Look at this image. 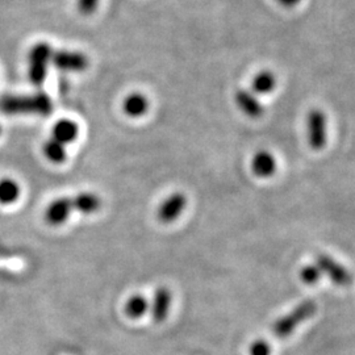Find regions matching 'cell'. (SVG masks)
I'll return each mask as SVG.
<instances>
[{
  "mask_svg": "<svg viewBox=\"0 0 355 355\" xmlns=\"http://www.w3.org/2000/svg\"><path fill=\"white\" fill-rule=\"evenodd\" d=\"M318 312V305L313 300H305L297 305L288 315H284L283 318L275 321L272 327V333L278 338H286L291 336L295 329L302 325L304 321L313 318Z\"/></svg>",
  "mask_w": 355,
  "mask_h": 355,
  "instance_id": "6da1fadb",
  "label": "cell"
},
{
  "mask_svg": "<svg viewBox=\"0 0 355 355\" xmlns=\"http://www.w3.org/2000/svg\"><path fill=\"white\" fill-rule=\"evenodd\" d=\"M51 55L53 49L48 42H38L32 46L28 54V76L32 85L41 86L45 82Z\"/></svg>",
  "mask_w": 355,
  "mask_h": 355,
  "instance_id": "7a4b0ae2",
  "label": "cell"
},
{
  "mask_svg": "<svg viewBox=\"0 0 355 355\" xmlns=\"http://www.w3.org/2000/svg\"><path fill=\"white\" fill-rule=\"evenodd\" d=\"M308 144L313 150H321L327 145V117L322 111L312 110L306 116Z\"/></svg>",
  "mask_w": 355,
  "mask_h": 355,
  "instance_id": "3957f363",
  "label": "cell"
},
{
  "mask_svg": "<svg viewBox=\"0 0 355 355\" xmlns=\"http://www.w3.org/2000/svg\"><path fill=\"white\" fill-rule=\"evenodd\" d=\"M187 208V196L183 192H173L170 193L157 209V217L162 224H171Z\"/></svg>",
  "mask_w": 355,
  "mask_h": 355,
  "instance_id": "277c9868",
  "label": "cell"
},
{
  "mask_svg": "<svg viewBox=\"0 0 355 355\" xmlns=\"http://www.w3.org/2000/svg\"><path fill=\"white\" fill-rule=\"evenodd\" d=\"M316 265L321 270V272L327 274L329 279L337 286L346 287L353 283L352 272L327 254H318L316 257Z\"/></svg>",
  "mask_w": 355,
  "mask_h": 355,
  "instance_id": "5b68a950",
  "label": "cell"
},
{
  "mask_svg": "<svg viewBox=\"0 0 355 355\" xmlns=\"http://www.w3.org/2000/svg\"><path fill=\"white\" fill-rule=\"evenodd\" d=\"M51 64L58 70L67 73H82L89 67V58L79 51H53Z\"/></svg>",
  "mask_w": 355,
  "mask_h": 355,
  "instance_id": "8992f818",
  "label": "cell"
},
{
  "mask_svg": "<svg viewBox=\"0 0 355 355\" xmlns=\"http://www.w3.org/2000/svg\"><path fill=\"white\" fill-rule=\"evenodd\" d=\"M71 198H58L53 200L45 209V221L51 227H60L69 220L73 212Z\"/></svg>",
  "mask_w": 355,
  "mask_h": 355,
  "instance_id": "52a82bcc",
  "label": "cell"
},
{
  "mask_svg": "<svg viewBox=\"0 0 355 355\" xmlns=\"http://www.w3.org/2000/svg\"><path fill=\"white\" fill-rule=\"evenodd\" d=\"M171 302H173L171 291L165 286L158 287L157 291L154 293L152 303V316L155 322H164L165 321L166 318L168 316Z\"/></svg>",
  "mask_w": 355,
  "mask_h": 355,
  "instance_id": "ba28073f",
  "label": "cell"
},
{
  "mask_svg": "<svg viewBox=\"0 0 355 355\" xmlns=\"http://www.w3.org/2000/svg\"><path fill=\"white\" fill-rule=\"evenodd\" d=\"M252 171L258 178H271L277 171V159L267 150H258L252 158Z\"/></svg>",
  "mask_w": 355,
  "mask_h": 355,
  "instance_id": "9c48e42d",
  "label": "cell"
},
{
  "mask_svg": "<svg viewBox=\"0 0 355 355\" xmlns=\"http://www.w3.org/2000/svg\"><path fill=\"white\" fill-rule=\"evenodd\" d=\"M234 102L243 114L252 119H258L263 114V107L252 91L239 89L234 95Z\"/></svg>",
  "mask_w": 355,
  "mask_h": 355,
  "instance_id": "30bf717a",
  "label": "cell"
},
{
  "mask_svg": "<svg viewBox=\"0 0 355 355\" xmlns=\"http://www.w3.org/2000/svg\"><path fill=\"white\" fill-rule=\"evenodd\" d=\"M79 136V127L76 121L70 119H61L51 128V139H54L64 146L73 144Z\"/></svg>",
  "mask_w": 355,
  "mask_h": 355,
  "instance_id": "8fae6325",
  "label": "cell"
},
{
  "mask_svg": "<svg viewBox=\"0 0 355 355\" xmlns=\"http://www.w3.org/2000/svg\"><path fill=\"white\" fill-rule=\"evenodd\" d=\"M73 209L83 214V215H92L102 208V199L95 192H79L74 198H71Z\"/></svg>",
  "mask_w": 355,
  "mask_h": 355,
  "instance_id": "7c38bea8",
  "label": "cell"
},
{
  "mask_svg": "<svg viewBox=\"0 0 355 355\" xmlns=\"http://www.w3.org/2000/svg\"><path fill=\"white\" fill-rule=\"evenodd\" d=\"M123 110H124V114L132 119L142 117L149 110V101L144 94L133 92L124 99Z\"/></svg>",
  "mask_w": 355,
  "mask_h": 355,
  "instance_id": "4fadbf2b",
  "label": "cell"
},
{
  "mask_svg": "<svg viewBox=\"0 0 355 355\" xmlns=\"http://www.w3.org/2000/svg\"><path fill=\"white\" fill-rule=\"evenodd\" d=\"M21 196V187L12 178L0 179V205L8 207L16 203Z\"/></svg>",
  "mask_w": 355,
  "mask_h": 355,
  "instance_id": "5bb4252c",
  "label": "cell"
},
{
  "mask_svg": "<svg viewBox=\"0 0 355 355\" xmlns=\"http://www.w3.org/2000/svg\"><path fill=\"white\" fill-rule=\"evenodd\" d=\"M42 154L44 157L55 165H61L64 164V161L67 159V153H66V146L64 144L54 140V139H49L45 141L42 145Z\"/></svg>",
  "mask_w": 355,
  "mask_h": 355,
  "instance_id": "9a60e30c",
  "label": "cell"
},
{
  "mask_svg": "<svg viewBox=\"0 0 355 355\" xmlns=\"http://www.w3.org/2000/svg\"><path fill=\"white\" fill-rule=\"evenodd\" d=\"M148 311H149V302L144 295L140 293L132 295L124 305L125 315L132 320L142 318Z\"/></svg>",
  "mask_w": 355,
  "mask_h": 355,
  "instance_id": "2e32d148",
  "label": "cell"
},
{
  "mask_svg": "<svg viewBox=\"0 0 355 355\" xmlns=\"http://www.w3.org/2000/svg\"><path fill=\"white\" fill-rule=\"evenodd\" d=\"M277 86V78L271 71H261L254 76L252 82V92L258 95H266L272 92Z\"/></svg>",
  "mask_w": 355,
  "mask_h": 355,
  "instance_id": "e0dca14e",
  "label": "cell"
},
{
  "mask_svg": "<svg viewBox=\"0 0 355 355\" xmlns=\"http://www.w3.org/2000/svg\"><path fill=\"white\" fill-rule=\"evenodd\" d=\"M321 270L318 268V265H306V266L302 268L300 271V278L303 280V283L308 284V286H313L316 284L321 279Z\"/></svg>",
  "mask_w": 355,
  "mask_h": 355,
  "instance_id": "ac0fdd59",
  "label": "cell"
},
{
  "mask_svg": "<svg viewBox=\"0 0 355 355\" xmlns=\"http://www.w3.org/2000/svg\"><path fill=\"white\" fill-rule=\"evenodd\" d=\"M250 355H271V346L265 340H257L252 343Z\"/></svg>",
  "mask_w": 355,
  "mask_h": 355,
  "instance_id": "d6986e66",
  "label": "cell"
},
{
  "mask_svg": "<svg viewBox=\"0 0 355 355\" xmlns=\"http://www.w3.org/2000/svg\"><path fill=\"white\" fill-rule=\"evenodd\" d=\"M101 0H78V10L83 15H91L95 12Z\"/></svg>",
  "mask_w": 355,
  "mask_h": 355,
  "instance_id": "ffe728a7",
  "label": "cell"
},
{
  "mask_svg": "<svg viewBox=\"0 0 355 355\" xmlns=\"http://www.w3.org/2000/svg\"><path fill=\"white\" fill-rule=\"evenodd\" d=\"M277 1L279 3L280 6H283L286 8H292V7H295L296 4L300 3V0H277Z\"/></svg>",
  "mask_w": 355,
  "mask_h": 355,
  "instance_id": "44dd1931",
  "label": "cell"
},
{
  "mask_svg": "<svg viewBox=\"0 0 355 355\" xmlns=\"http://www.w3.org/2000/svg\"><path fill=\"white\" fill-rule=\"evenodd\" d=\"M1 133H3V129H1V125H0V136H1Z\"/></svg>",
  "mask_w": 355,
  "mask_h": 355,
  "instance_id": "7402d4cb",
  "label": "cell"
}]
</instances>
